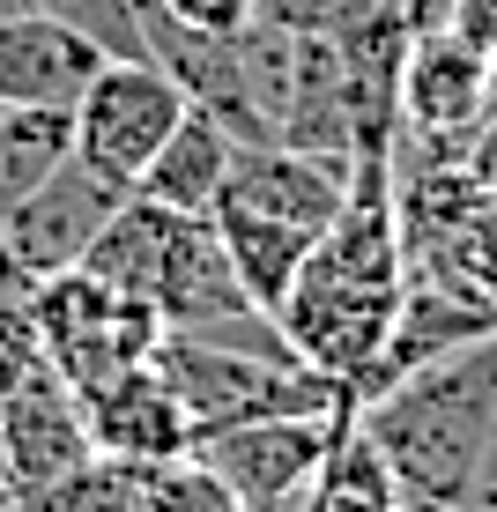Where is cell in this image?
<instances>
[{
  "label": "cell",
  "instance_id": "1",
  "mask_svg": "<svg viewBox=\"0 0 497 512\" xmlns=\"http://www.w3.org/2000/svg\"><path fill=\"white\" fill-rule=\"evenodd\" d=\"M401 290H408V268H401V231H394V179H386V156H357L342 216L312 238L275 327L297 349V364L342 379L349 394L379 364Z\"/></svg>",
  "mask_w": 497,
  "mask_h": 512
},
{
  "label": "cell",
  "instance_id": "2",
  "mask_svg": "<svg viewBox=\"0 0 497 512\" xmlns=\"http://www.w3.org/2000/svg\"><path fill=\"white\" fill-rule=\"evenodd\" d=\"M357 431L386 453L401 498L460 505L483 446L497 438V334L460 342L431 357L423 372L394 379L357 409Z\"/></svg>",
  "mask_w": 497,
  "mask_h": 512
},
{
  "label": "cell",
  "instance_id": "3",
  "mask_svg": "<svg viewBox=\"0 0 497 512\" xmlns=\"http://www.w3.org/2000/svg\"><path fill=\"white\" fill-rule=\"evenodd\" d=\"M156 372L171 379L193 438L230 431V423H260V416H349L342 379L312 372L297 357H253V349L201 342V334H179V327H164V342H156Z\"/></svg>",
  "mask_w": 497,
  "mask_h": 512
},
{
  "label": "cell",
  "instance_id": "4",
  "mask_svg": "<svg viewBox=\"0 0 497 512\" xmlns=\"http://www.w3.org/2000/svg\"><path fill=\"white\" fill-rule=\"evenodd\" d=\"M179 119L186 90L156 60H97V75L67 104V156H82L97 179L134 193V179L149 171V156L171 141Z\"/></svg>",
  "mask_w": 497,
  "mask_h": 512
},
{
  "label": "cell",
  "instance_id": "5",
  "mask_svg": "<svg viewBox=\"0 0 497 512\" xmlns=\"http://www.w3.org/2000/svg\"><path fill=\"white\" fill-rule=\"evenodd\" d=\"M349 416H260L230 431L193 438V461H208L245 512H305V490L327 461L334 431Z\"/></svg>",
  "mask_w": 497,
  "mask_h": 512
},
{
  "label": "cell",
  "instance_id": "6",
  "mask_svg": "<svg viewBox=\"0 0 497 512\" xmlns=\"http://www.w3.org/2000/svg\"><path fill=\"white\" fill-rule=\"evenodd\" d=\"M119 201H127V186L97 179L82 156H60V164L15 201V216L0 223V260H8L15 275H30V282L60 275V268H82V253H90L97 231L119 216Z\"/></svg>",
  "mask_w": 497,
  "mask_h": 512
},
{
  "label": "cell",
  "instance_id": "7",
  "mask_svg": "<svg viewBox=\"0 0 497 512\" xmlns=\"http://www.w3.org/2000/svg\"><path fill=\"white\" fill-rule=\"evenodd\" d=\"M357 164L349 156H319V149H290V141H238L223 171L216 208H245V216H275L297 231H327L349 201Z\"/></svg>",
  "mask_w": 497,
  "mask_h": 512
},
{
  "label": "cell",
  "instance_id": "8",
  "mask_svg": "<svg viewBox=\"0 0 497 512\" xmlns=\"http://www.w3.org/2000/svg\"><path fill=\"white\" fill-rule=\"evenodd\" d=\"M82 461H97L82 394L52 372V364H38V372L0 401V475H8V490L23 498V490H45V483H60V475H75Z\"/></svg>",
  "mask_w": 497,
  "mask_h": 512
},
{
  "label": "cell",
  "instance_id": "9",
  "mask_svg": "<svg viewBox=\"0 0 497 512\" xmlns=\"http://www.w3.org/2000/svg\"><path fill=\"white\" fill-rule=\"evenodd\" d=\"M82 416H90V446L104 461L164 468V461H179V453H193V423L179 409V394H171V379L156 372V357L82 386Z\"/></svg>",
  "mask_w": 497,
  "mask_h": 512
},
{
  "label": "cell",
  "instance_id": "10",
  "mask_svg": "<svg viewBox=\"0 0 497 512\" xmlns=\"http://www.w3.org/2000/svg\"><path fill=\"white\" fill-rule=\"evenodd\" d=\"M490 112V60L460 45L446 23L416 30L401 52V127L408 134H468Z\"/></svg>",
  "mask_w": 497,
  "mask_h": 512
},
{
  "label": "cell",
  "instance_id": "11",
  "mask_svg": "<svg viewBox=\"0 0 497 512\" xmlns=\"http://www.w3.org/2000/svg\"><path fill=\"white\" fill-rule=\"evenodd\" d=\"M230 141L208 112H193L186 104V119L171 127V141L149 156V171L134 179L141 201H156V208H179V216H208L216 208V193H223V171H230Z\"/></svg>",
  "mask_w": 497,
  "mask_h": 512
},
{
  "label": "cell",
  "instance_id": "12",
  "mask_svg": "<svg viewBox=\"0 0 497 512\" xmlns=\"http://www.w3.org/2000/svg\"><path fill=\"white\" fill-rule=\"evenodd\" d=\"M208 223H216V245H223L230 275H238V290L275 320L297 268H305V253H312V231L275 223V216H245V208H208Z\"/></svg>",
  "mask_w": 497,
  "mask_h": 512
},
{
  "label": "cell",
  "instance_id": "13",
  "mask_svg": "<svg viewBox=\"0 0 497 512\" xmlns=\"http://www.w3.org/2000/svg\"><path fill=\"white\" fill-rule=\"evenodd\" d=\"M305 512H401V483L386 468V453L357 431V416L334 431L327 461H319L312 490H305Z\"/></svg>",
  "mask_w": 497,
  "mask_h": 512
},
{
  "label": "cell",
  "instance_id": "14",
  "mask_svg": "<svg viewBox=\"0 0 497 512\" xmlns=\"http://www.w3.org/2000/svg\"><path fill=\"white\" fill-rule=\"evenodd\" d=\"M8 512H149V490H141V468L97 453V461H82L75 475H60V483L23 490Z\"/></svg>",
  "mask_w": 497,
  "mask_h": 512
},
{
  "label": "cell",
  "instance_id": "15",
  "mask_svg": "<svg viewBox=\"0 0 497 512\" xmlns=\"http://www.w3.org/2000/svg\"><path fill=\"white\" fill-rule=\"evenodd\" d=\"M30 15H52L60 30L90 38L104 60H141V23L134 0H30Z\"/></svg>",
  "mask_w": 497,
  "mask_h": 512
},
{
  "label": "cell",
  "instance_id": "16",
  "mask_svg": "<svg viewBox=\"0 0 497 512\" xmlns=\"http://www.w3.org/2000/svg\"><path fill=\"white\" fill-rule=\"evenodd\" d=\"M141 490H149V512H245L223 475L208 461H193V453H179L164 468H141Z\"/></svg>",
  "mask_w": 497,
  "mask_h": 512
},
{
  "label": "cell",
  "instance_id": "17",
  "mask_svg": "<svg viewBox=\"0 0 497 512\" xmlns=\"http://www.w3.org/2000/svg\"><path fill=\"white\" fill-rule=\"evenodd\" d=\"M453 282H460V290H475L497 312V201H483V216H475L468 238L453 245Z\"/></svg>",
  "mask_w": 497,
  "mask_h": 512
},
{
  "label": "cell",
  "instance_id": "18",
  "mask_svg": "<svg viewBox=\"0 0 497 512\" xmlns=\"http://www.w3.org/2000/svg\"><path fill=\"white\" fill-rule=\"evenodd\" d=\"M38 364H45V342H38V327H30L23 297H0V401L38 372Z\"/></svg>",
  "mask_w": 497,
  "mask_h": 512
},
{
  "label": "cell",
  "instance_id": "19",
  "mask_svg": "<svg viewBox=\"0 0 497 512\" xmlns=\"http://www.w3.org/2000/svg\"><path fill=\"white\" fill-rule=\"evenodd\" d=\"M446 30L497 67V0H446Z\"/></svg>",
  "mask_w": 497,
  "mask_h": 512
},
{
  "label": "cell",
  "instance_id": "20",
  "mask_svg": "<svg viewBox=\"0 0 497 512\" xmlns=\"http://www.w3.org/2000/svg\"><path fill=\"white\" fill-rule=\"evenodd\" d=\"M171 15H186V23H201V30H245L260 15V0H164Z\"/></svg>",
  "mask_w": 497,
  "mask_h": 512
},
{
  "label": "cell",
  "instance_id": "21",
  "mask_svg": "<svg viewBox=\"0 0 497 512\" xmlns=\"http://www.w3.org/2000/svg\"><path fill=\"white\" fill-rule=\"evenodd\" d=\"M468 171H475V186L497 201V104L468 127Z\"/></svg>",
  "mask_w": 497,
  "mask_h": 512
},
{
  "label": "cell",
  "instance_id": "22",
  "mask_svg": "<svg viewBox=\"0 0 497 512\" xmlns=\"http://www.w3.org/2000/svg\"><path fill=\"white\" fill-rule=\"evenodd\" d=\"M460 505H475V512H497V438L483 446V461H475L468 490H460Z\"/></svg>",
  "mask_w": 497,
  "mask_h": 512
},
{
  "label": "cell",
  "instance_id": "23",
  "mask_svg": "<svg viewBox=\"0 0 497 512\" xmlns=\"http://www.w3.org/2000/svg\"><path fill=\"white\" fill-rule=\"evenodd\" d=\"M0 15H30V0H0Z\"/></svg>",
  "mask_w": 497,
  "mask_h": 512
},
{
  "label": "cell",
  "instance_id": "24",
  "mask_svg": "<svg viewBox=\"0 0 497 512\" xmlns=\"http://www.w3.org/2000/svg\"><path fill=\"white\" fill-rule=\"evenodd\" d=\"M490 104H497V67H490Z\"/></svg>",
  "mask_w": 497,
  "mask_h": 512
}]
</instances>
